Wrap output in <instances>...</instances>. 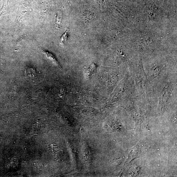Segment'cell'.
<instances>
[{
    "mask_svg": "<svg viewBox=\"0 0 177 177\" xmlns=\"http://www.w3.org/2000/svg\"><path fill=\"white\" fill-rule=\"evenodd\" d=\"M42 52L45 55L47 58L51 61L54 65L59 66V64L55 56L51 53L48 51L42 50Z\"/></svg>",
    "mask_w": 177,
    "mask_h": 177,
    "instance_id": "obj_1",
    "label": "cell"
},
{
    "mask_svg": "<svg viewBox=\"0 0 177 177\" xmlns=\"http://www.w3.org/2000/svg\"><path fill=\"white\" fill-rule=\"evenodd\" d=\"M26 73V77L29 80H33L37 75L36 70L32 68H28Z\"/></svg>",
    "mask_w": 177,
    "mask_h": 177,
    "instance_id": "obj_2",
    "label": "cell"
},
{
    "mask_svg": "<svg viewBox=\"0 0 177 177\" xmlns=\"http://www.w3.org/2000/svg\"><path fill=\"white\" fill-rule=\"evenodd\" d=\"M68 37V33L67 31L64 33L61 36L60 39V43L63 44L64 42L66 41Z\"/></svg>",
    "mask_w": 177,
    "mask_h": 177,
    "instance_id": "obj_3",
    "label": "cell"
}]
</instances>
